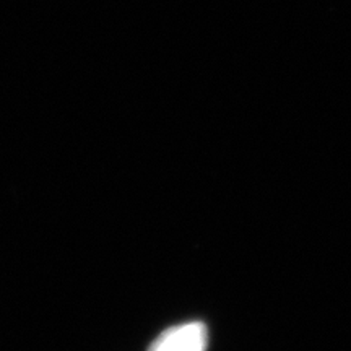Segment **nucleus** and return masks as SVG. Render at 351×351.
Instances as JSON below:
<instances>
[{
	"mask_svg": "<svg viewBox=\"0 0 351 351\" xmlns=\"http://www.w3.org/2000/svg\"><path fill=\"white\" fill-rule=\"evenodd\" d=\"M208 332L205 324L187 322L165 330L150 345L148 351H205Z\"/></svg>",
	"mask_w": 351,
	"mask_h": 351,
	"instance_id": "1",
	"label": "nucleus"
}]
</instances>
